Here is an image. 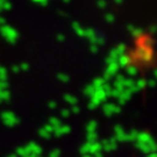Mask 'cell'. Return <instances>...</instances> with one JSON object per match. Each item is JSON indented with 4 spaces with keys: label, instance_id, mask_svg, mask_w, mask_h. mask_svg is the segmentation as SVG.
Wrapping results in <instances>:
<instances>
[{
    "label": "cell",
    "instance_id": "1",
    "mask_svg": "<svg viewBox=\"0 0 157 157\" xmlns=\"http://www.w3.org/2000/svg\"><path fill=\"white\" fill-rule=\"evenodd\" d=\"M156 157H157V152H156Z\"/></svg>",
    "mask_w": 157,
    "mask_h": 157
}]
</instances>
